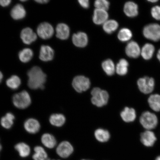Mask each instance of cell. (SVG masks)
<instances>
[{
  "label": "cell",
  "instance_id": "1",
  "mask_svg": "<svg viewBox=\"0 0 160 160\" xmlns=\"http://www.w3.org/2000/svg\"><path fill=\"white\" fill-rule=\"evenodd\" d=\"M28 76L29 79L28 85L30 88L43 89L46 82L47 75L42 70L38 67H34L28 72Z\"/></svg>",
  "mask_w": 160,
  "mask_h": 160
},
{
  "label": "cell",
  "instance_id": "2",
  "mask_svg": "<svg viewBox=\"0 0 160 160\" xmlns=\"http://www.w3.org/2000/svg\"><path fill=\"white\" fill-rule=\"evenodd\" d=\"M91 102L97 107H101L107 104L109 98L108 93L99 88H95L91 91Z\"/></svg>",
  "mask_w": 160,
  "mask_h": 160
},
{
  "label": "cell",
  "instance_id": "3",
  "mask_svg": "<svg viewBox=\"0 0 160 160\" xmlns=\"http://www.w3.org/2000/svg\"><path fill=\"white\" fill-rule=\"evenodd\" d=\"M13 102L15 107L20 109H25L31 105V100L28 93L23 91L15 94L12 98Z\"/></svg>",
  "mask_w": 160,
  "mask_h": 160
},
{
  "label": "cell",
  "instance_id": "4",
  "mask_svg": "<svg viewBox=\"0 0 160 160\" xmlns=\"http://www.w3.org/2000/svg\"><path fill=\"white\" fill-rule=\"evenodd\" d=\"M140 122L144 128L150 130L157 127L158 120L154 114L146 111L142 113L140 118Z\"/></svg>",
  "mask_w": 160,
  "mask_h": 160
},
{
  "label": "cell",
  "instance_id": "5",
  "mask_svg": "<svg viewBox=\"0 0 160 160\" xmlns=\"http://www.w3.org/2000/svg\"><path fill=\"white\" fill-rule=\"evenodd\" d=\"M144 36L151 41L157 42L160 40V25L157 23L150 24L144 28Z\"/></svg>",
  "mask_w": 160,
  "mask_h": 160
},
{
  "label": "cell",
  "instance_id": "6",
  "mask_svg": "<svg viewBox=\"0 0 160 160\" xmlns=\"http://www.w3.org/2000/svg\"><path fill=\"white\" fill-rule=\"evenodd\" d=\"M72 85L76 91L81 93L89 89L91 82L88 78L84 76H78L74 78Z\"/></svg>",
  "mask_w": 160,
  "mask_h": 160
},
{
  "label": "cell",
  "instance_id": "7",
  "mask_svg": "<svg viewBox=\"0 0 160 160\" xmlns=\"http://www.w3.org/2000/svg\"><path fill=\"white\" fill-rule=\"evenodd\" d=\"M137 84L140 91L147 94L153 91L154 88L155 81L153 78L145 77L138 80Z\"/></svg>",
  "mask_w": 160,
  "mask_h": 160
},
{
  "label": "cell",
  "instance_id": "8",
  "mask_svg": "<svg viewBox=\"0 0 160 160\" xmlns=\"http://www.w3.org/2000/svg\"><path fill=\"white\" fill-rule=\"evenodd\" d=\"M54 32V31L52 26L48 22L42 23L37 28L38 35L43 39L51 38L52 37Z\"/></svg>",
  "mask_w": 160,
  "mask_h": 160
},
{
  "label": "cell",
  "instance_id": "9",
  "mask_svg": "<svg viewBox=\"0 0 160 160\" xmlns=\"http://www.w3.org/2000/svg\"><path fill=\"white\" fill-rule=\"evenodd\" d=\"M57 153L60 157L66 158L69 157L73 152V148L69 142L63 141L57 148Z\"/></svg>",
  "mask_w": 160,
  "mask_h": 160
},
{
  "label": "cell",
  "instance_id": "10",
  "mask_svg": "<svg viewBox=\"0 0 160 160\" xmlns=\"http://www.w3.org/2000/svg\"><path fill=\"white\" fill-rule=\"evenodd\" d=\"M21 38L25 44L30 45L37 40V36L31 28H26L22 30Z\"/></svg>",
  "mask_w": 160,
  "mask_h": 160
},
{
  "label": "cell",
  "instance_id": "11",
  "mask_svg": "<svg viewBox=\"0 0 160 160\" xmlns=\"http://www.w3.org/2000/svg\"><path fill=\"white\" fill-rule=\"evenodd\" d=\"M157 139L155 133L150 130H147L141 135V142L147 147H152Z\"/></svg>",
  "mask_w": 160,
  "mask_h": 160
},
{
  "label": "cell",
  "instance_id": "12",
  "mask_svg": "<svg viewBox=\"0 0 160 160\" xmlns=\"http://www.w3.org/2000/svg\"><path fill=\"white\" fill-rule=\"evenodd\" d=\"M126 53L129 57L136 58L141 54V50L138 44L135 41L130 42L125 49Z\"/></svg>",
  "mask_w": 160,
  "mask_h": 160
},
{
  "label": "cell",
  "instance_id": "13",
  "mask_svg": "<svg viewBox=\"0 0 160 160\" xmlns=\"http://www.w3.org/2000/svg\"><path fill=\"white\" fill-rule=\"evenodd\" d=\"M54 52L52 48L49 46L42 45L40 49L39 58L41 61L48 62L53 58Z\"/></svg>",
  "mask_w": 160,
  "mask_h": 160
},
{
  "label": "cell",
  "instance_id": "14",
  "mask_svg": "<svg viewBox=\"0 0 160 160\" xmlns=\"http://www.w3.org/2000/svg\"><path fill=\"white\" fill-rule=\"evenodd\" d=\"M72 42L76 47L83 48L85 47L88 44V39L85 33L79 32L73 35Z\"/></svg>",
  "mask_w": 160,
  "mask_h": 160
},
{
  "label": "cell",
  "instance_id": "15",
  "mask_svg": "<svg viewBox=\"0 0 160 160\" xmlns=\"http://www.w3.org/2000/svg\"><path fill=\"white\" fill-rule=\"evenodd\" d=\"M108 17L107 11L96 9L94 11L93 21L96 24L101 25L107 21Z\"/></svg>",
  "mask_w": 160,
  "mask_h": 160
},
{
  "label": "cell",
  "instance_id": "16",
  "mask_svg": "<svg viewBox=\"0 0 160 160\" xmlns=\"http://www.w3.org/2000/svg\"><path fill=\"white\" fill-rule=\"evenodd\" d=\"M25 129L28 132L35 134L39 131L40 125L37 120L33 118L28 119L24 123Z\"/></svg>",
  "mask_w": 160,
  "mask_h": 160
},
{
  "label": "cell",
  "instance_id": "17",
  "mask_svg": "<svg viewBox=\"0 0 160 160\" xmlns=\"http://www.w3.org/2000/svg\"><path fill=\"white\" fill-rule=\"evenodd\" d=\"M56 36L59 39L66 40L68 38L70 34L69 28L65 23H60L57 26L56 29Z\"/></svg>",
  "mask_w": 160,
  "mask_h": 160
},
{
  "label": "cell",
  "instance_id": "18",
  "mask_svg": "<svg viewBox=\"0 0 160 160\" xmlns=\"http://www.w3.org/2000/svg\"><path fill=\"white\" fill-rule=\"evenodd\" d=\"M138 8L137 4L132 2H128L125 4L124 12L125 15L129 17H136L138 13Z\"/></svg>",
  "mask_w": 160,
  "mask_h": 160
},
{
  "label": "cell",
  "instance_id": "19",
  "mask_svg": "<svg viewBox=\"0 0 160 160\" xmlns=\"http://www.w3.org/2000/svg\"><path fill=\"white\" fill-rule=\"evenodd\" d=\"M11 15L13 19L16 20L24 18L26 15V11L23 6L21 4H17L11 10Z\"/></svg>",
  "mask_w": 160,
  "mask_h": 160
},
{
  "label": "cell",
  "instance_id": "20",
  "mask_svg": "<svg viewBox=\"0 0 160 160\" xmlns=\"http://www.w3.org/2000/svg\"><path fill=\"white\" fill-rule=\"evenodd\" d=\"M122 119L126 122H131L134 121L136 118V113L132 108L126 107L121 113Z\"/></svg>",
  "mask_w": 160,
  "mask_h": 160
},
{
  "label": "cell",
  "instance_id": "21",
  "mask_svg": "<svg viewBox=\"0 0 160 160\" xmlns=\"http://www.w3.org/2000/svg\"><path fill=\"white\" fill-rule=\"evenodd\" d=\"M155 51V48L151 43H146L141 50V55L145 60H149L152 57Z\"/></svg>",
  "mask_w": 160,
  "mask_h": 160
},
{
  "label": "cell",
  "instance_id": "22",
  "mask_svg": "<svg viewBox=\"0 0 160 160\" xmlns=\"http://www.w3.org/2000/svg\"><path fill=\"white\" fill-rule=\"evenodd\" d=\"M41 141L44 145L49 149L53 148L57 143L55 137L49 133L44 134L42 136Z\"/></svg>",
  "mask_w": 160,
  "mask_h": 160
},
{
  "label": "cell",
  "instance_id": "23",
  "mask_svg": "<svg viewBox=\"0 0 160 160\" xmlns=\"http://www.w3.org/2000/svg\"><path fill=\"white\" fill-rule=\"evenodd\" d=\"M66 118L65 116L62 114H53L50 116L49 122L53 126L61 127L64 124Z\"/></svg>",
  "mask_w": 160,
  "mask_h": 160
},
{
  "label": "cell",
  "instance_id": "24",
  "mask_svg": "<svg viewBox=\"0 0 160 160\" xmlns=\"http://www.w3.org/2000/svg\"><path fill=\"white\" fill-rule=\"evenodd\" d=\"M148 102L150 108L154 111H160V95L154 94L150 96Z\"/></svg>",
  "mask_w": 160,
  "mask_h": 160
},
{
  "label": "cell",
  "instance_id": "25",
  "mask_svg": "<svg viewBox=\"0 0 160 160\" xmlns=\"http://www.w3.org/2000/svg\"><path fill=\"white\" fill-rule=\"evenodd\" d=\"M95 136L96 139L101 142H107L110 138L109 131L103 129H98L96 130Z\"/></svg>",
  "mask_w": 160,
  "mask_h": 160
},
{
  "label": "cell",
  "instance_id": "26",
  "mask_svg": "<svg viewBox=\"0 0 160 160\" xmlns=\"http://www.w3.org/2000/svg\"><path fill=\"white\" fill-rule=\"evenodd\" d=\"M15 148L22 157H27L30 154L31 149L27 144L22 142L18 143L15 146Z\"/></svg>",
  "mask_w": 160,
  "mask_h": 160
},
{
  "label": "cell",
  "instance_id": "27",
  "mask_svg": "<svg viewBox=\"0 0 160 160\" xmlns=\"http://www.w3.org/2000/svg\"><path fill=\"white\" fill-rule=\"evenodd\" d=\"M15 118V116L12 113L8 112L2 118L1 121V125L5 129H9L13 124V120Z\"/></svg>",
  "mask_w": 160,
  "mask_h": 160
},
{
  "label": "cell",
  "instance_id": "28",
  "mask_svg": "<svg viewBox=\"0 0 160 160\" xmlns=\"http://www.w3.org/2000/svg\"><path fill=\"white\" fill-rule=\"evenodd\" d=\"M102 67L107 74L112 75L115 72V66L113 62L111 59L105 60L102 63Z\"/></svg>",
  "mask_w": 160,
  "mask_h": 160
},
{
  "label": "cell",
  "instance_id": "29",
  "mask_svg": "<svg viewBox=\"0 0 160 160\" xmlns=\"http://www.w3.org/2000/svg\"><path fill=\"white\" fill-rule=\"evenodd\" d=\"M33 52L29 48H25L22 50L19 53V59L23 63H27L31 61L33 57Z\"/></svg>",
  "mask_w": 160,
  "mask_h": 160
},
{
  "label": "cell",
  "instance_id": "30",
  "mask_svg": "<svg viewBox=\"0 0 160 160\" xmlns=\"http://www.w3.org/2000/svg\"><path fill=\"white\" fill-rule=\"evenodd\" d=\"M129 63L125 59L120 60L116 67V71L119 75L123 76L127 74L128 71Z\"/></svg>",
  "mask_w": 160,
  "mask_h": 160
},
{
  "label": "cell",
  "instance_id": "31",
  "mask_svg": "<svg viewBox=\"0 0 160 160\" xmlns=\"http://www.w3.org/2000/svg\"><path fill=\"white\" fill-rule=\"evenodd\" d=\"M118 27V23L113 20H109L103 24V29L106 33L109 34L112 33Z\"/></svg>",
  "mask_w": 160,
  "mask_h": 160
},
{
  "label": "cell",
  "instance_id": "32",
  "mask_svg": "<svg viewBox=\"0 0 160 160\" xmlns=\"http://www.w3.org/2000/svg\"><path fill=\"white\" fill-rule=\"evenodd\" d=\"M35 153L32 156L34 160H46L48 155L44 149L40 146H37L34 148Z\"/></svg>",
  "mask_w": 160,
  "mask_h": 160
},
{
  "label": "cell",
  "instance_id": "33",
  "mask_svg": "<svg viewBox=\"0 0 160 160\" xmlns=\"http://www.w3.org/2000/svg\"><path fill=\"white\" fill-rule=\"evenodd\" d=\"M6 84L8 87L12 89H17L21 84V80L17 76L13 75L7 79Z\"/></svg>",
  "mask_w": 160,
  "mask_h": 160
},
{
  "label": "cell",
  "instance_id": "34",
  "mask_svg": "<svg viewBox=\"0 0 160 160\" xmlns=\"http://www.w3.org/2000/svg\"><path fill=\"white\" fill-rule=\"evenodd\" d=\"M132 36V34L130 30L127 28L121 29L118 34V37L120 41L127 42L129 41Z\"/></svg>",
  "mask_w": 160,
  "mask_h": 160
},
{
  "label": "cell",
  "instance_id": "35",
  "mask_svg": "<svg viewBox=\"0 0 160 160\" xmlns=\"http://www.w3.org/2000/svg\"><path fill=\"white\" fill-rule=\"evenodd\" d=\"M94 5L97 9L107 11L109 8L110 3L106 0H97L95 2Z\"/></svg>",
  "mask_w": 160,
  "mask_h": 160
},
{
  "label": "cell",
  "instance_id": "36",
  "mask_svg": "<svg viewBox=\"0 0 160 160\" xmlns=\"http://www.w3.org/2000/svg\"><path fill=\"white\" fill-rule=\"evenodd\" d=\"M151 13L154 18L160 20V6H156L152 8Z\"/></svg>",
  "mask_w": 160,
  "mask_h": 160
},
{
  "label": "cell",
  "instance_id": "37",
  "mask_svg": "<svg viewBox=\"0 0 160 160\" xmlns=\"http://www.w3.org/2000/svg\"><path fill=\"white\" fill-rule=\"evenodd\" d=\"M80 5L84 8H88L89 6V1L88 0H79L78 1Z\"/></svg>",
  "mask_w": 160,
  "mask_h": 160
},
{
  "label": "cell",
  "instance_id": "38",
  "mask_svg": "<svg viewBox=\"0 0 160 160\" xmlns=\"http://www.w3.org/2000/svg\"><path fill=\"white\" fill-rule=\"evenodd\" d=\"M11 0H0V5L4 7H8L11 3Z\"/></svg>",
  "mask_w": 160,
  "mask_h": 160
},
{
  "label": "cell",
  "instance_id": "39",
  "mask_svg": "<svg viewBox=\"0 0 160 160\" xmlns=\"http://www.w3.org/2000/svg\"><path fill=\"white\" fill-rule=\"evenodd\" d=\"M35 1L38 3L45 4L48 2L49 1L48 0H37V1Z\"/></svg>",
  "mask_w": 160,
  "mask_h": 160
},
{
  "label": "cell",
  "instance_id": "40",
  "mask_svg": "<svg viewBox=\"0 0 160 160\" xmlns=\"http://www.w3.org/2000/svg\"><path fill=\"white\" fill-rule=\"evenodd\" d=\"M3 78V75L2 73L0 71V83L1 82Z\"/></svg>",
  "mask_w": 160,
  "mask_h": 160
},
{
  "label": "cell",
  "instance_id": "41",
  "mask_svg": "<svg viewBox=\"0 0 160 160\" xmlns=\"http://www.w3.org/2000/svg\"><path fill=\"white\" fill-rule=\"evenodd\" d=\"M157 57L159 61L160 62V49L159 50L158 52Z\"/></svg>",
  "mask_w": 160,
  "mask_h": 160
},
{
  "label": "cell",
  "instance_id": "42",
  "mask_svg": "<svg viewBox=\"0 0 160 160\" xmlns=\"http://www.w3.org/2000/svg\"><path fill=\"white\" fill-rule=\"evenodd\" d=\"M155 160H160V155L158 156V157L156 158Z\"/></svg>",
  "mask_w": 160,
  "mask_h": 160
},
{
  "label": "cell",
  "instance_id": "43",
  "mask_svg": "<svg viewBox=\"0 0 160 160\" xmlns=\"http://www.w3.org/2000/svg\"><path fill=\"white\" fill-rule=\"evenodd\" d=\"M149 1L150 2H158V1L154 0V1Z\"/></svg>",
  "mask_w": 160,
  "mask_h": 160
},
{
  "label": "cell",
  "instance_id": "44",
  "mask_svg": "<svg viewBox=\"0 0 160 160\" xmlns=\"http://www.w3.org/2000/svg\"><path fill=\"white\" fill-rule=\"evenodd\" d=\"M2 149V146L1 145V144L0 143V151H1V150Z\"/></svg>",
  "mask_w": 160,
  "mask_h": 160
},
{
  "label": "cell",
  "instance_id": "45",
  "mask_svg": "<svg viewBox=\"0 0 160 160\" xmlns=\"http://www.w3.org/2000/svg\"><path fill=\"white\" fill-rule=\"evenodd\" d=\"M46 160H51V159H47Z\"/></svg>",
  "mask_w": 160,
  "mask_h": 160
},
{
  "label": "cell",
  "instance_id": "46",
  "mask_svg": "<svg viewBox=\"0 0 160 160\" xmlns=\"http://www.w3.org/2000/svg\"><path fill=\"white\" fill-rule=\"evenodd\" d=\"M88 160L83 159V160Z\"/></svg>",
  "mask_w": 160,
  "mask_h": 160
}]
</instances>
